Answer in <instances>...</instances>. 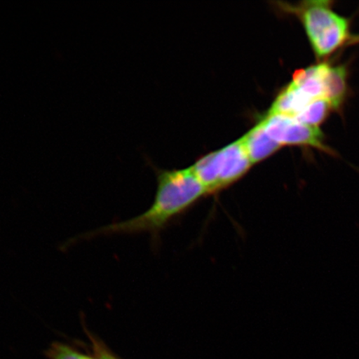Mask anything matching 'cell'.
Wrapping results in <instances>:
<instances>
[{"label":"cell","mask_w":359,"mask_h":359,"mask_svg":"<svg viewBox=\"0 0 359 359\" xmlns=\"http://www.w3.org/2000/svg\"><path fill=\"white\" fill-rule=\"evenodd\" d=\"M205 187L190 168L163 170L157 176V189L151 205L145 212L127 221L115 222L83 233L65 242L69 246L93 238L112 235H137L147 233L156 241L165 228L181 217L204 196Z\"/></svg>","instance_id":"1"},{"label":"cell","mask_w":359,"mask_h":359,"mask_svg":"<svg viewBox=\"0 0 359 359\" xmlns=\"http://www.w3.org/2000/svg\"><path fill=\"white\" fill-rule=\"evenodd\" d=\"M330 1H306L281 8L297 15L302 22L313 50L318 58L326 57L351 38L349 22L334 11Z\"/></svg>","instance_id":"2"},{"label":"cell","mask_w":359,"mask_h":359,"mask_svg":"<svg viewBox=\"0 0 359 359\" xmlns=\"http://www.w3.org/2000/svg\"><path fill=\"white\" fill-rule=\"evenodd\" d=\"M252 165L241 140L206 155L191 167L192 172L213 195L239 181Z\"/></svg>","instance_id":"3"},{"label":"cell","mask_w":359,"mask_h":359,"mask_svg":"<svg viewBox=\"0 0 359 359\" xmlns=\"http://www.w3.org/2000/svg\"><path fill=\"white\" fill-rule=\"evenodd\" d=\"M264 130L273 140L283 146H305L332 154L325 144V136L318 128L311 127L290 116L268 114L262 121Z\"/></svg>","instance_id":"4"},{"label":"cell","mask_w":359,"mask_h":359,"mask_svg":"<svg viewBox=\"0 0 359 359\" xmlns=\"http://www.w3.org/2000/svg\"><path fill=\"white\" fill-rule=\"evenodd\" d=\"M240 140L252 165L266 160L282 147L269 136L262 122L247 133Z\"/></svg>","instance_id":"5"},{"label":"cell","mask_w":359,"mask_h":359,"mask_svg":"<svg viewBox=\"0 0 359 359\" xmlns=\"http://www.w3.org/2000/svg\"><path fill=\"white\" fill-rule=\"evenodd\" d=\"M313 101L290 83L277 96L269 114L283 115L295 118Z\"/></svg>","instance_id":"6"},{"label":"cell","mask_w":359,"mask_h":359,"mask_svg":"<svg viewBox=\"0 0 359 359\" xmlns=\"http://www.w3.org/2000/svg\"><path fill=\"white\" fill-rule=\"evenodd\" d=\"M325 100L333 109L342 106L347 94V71L344 66L327 65L325 79Z\"/></svg>","instance_id":"7"},{"label":"cell","mask_w":359,"mask_h":359,"mask_svg":"<svg viewBox=\"0 0 359 359\" xmlns=\"http://www.w3.org/2000/svg\"><path fill=\"white\" fill-rule=\"evenodd\" d=\"M331 109H333V107L330 103L324 98H320L309 103L306 109L296 116L295 119L311 127L318 128V126L327 118Z\"/></svg>","instance_id":"8"},{"label":"cell","mask_w":359,"mask_h":359,"mask_svg":"<svg viewBox=\"0 0 359 359\" xmlns=\"http://www.w3.org/2000/svg\"><path fill=\"white\" fill-rule=\"evenodd\" d=\"M47 357L48 359H101L94 358L78 351L69 345L62 343H53L48 349Z\"/></svg>","instance_id":"9"},{"label":"cell","mask_w":359,"mask_h":359,"mask_svg":"<svg viewBox=\"0 0 359 359\" xmlns=\"http://www.w3.org/2000/svg\"><path fill=\"white\" fill-rule=\"evenodd\" d=\"M94 348L96 349L97 355L101 359H118L112 355L110 352L107 351L106 348L103 346L98 341L93 339Z\"/></svg>","instance_id":"10"}]
</instances>
